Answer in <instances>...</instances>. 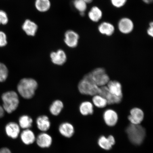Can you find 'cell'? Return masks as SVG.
I'll return each instance as SVG.
<instances>
[{"mask_svg":"<svg viewBox=\"0 0 153 153\" xmlns=\"http://www.w3.org/2000/svg\"><path fill=\"white\" fill-rule=\"evenodd\" d=\"M38 87L36 80L30 78H24L20 80L17 89L21 96L26 99H30L34 96Z\"/></svg>","mask_w":153,"mask_h":153,"instance_id":"obj_1","label":"cell"},{"mask_svg":"<svg viewBox=\"0 0 153 153\" xmlns=\"http://www.w3.org/2000/svg\"><path fill=\"white\" fill-rule=\"evenodd\" d=\"M126 132L130 141L135 145H141L146 135L144 128L139 124H130L126 128Z\"/></svg>","mask_w":153,"mask_h":153,"instance_id":"obj_2","label":"cell"},{"mask_svg":"<svg viewBox=\"0 0 153 153\" xmlns=\"http://www.w3.org/2000/svg\"><path fill=\"white\" fill-rule=\"evenodd\" d=\"M78 89L81 94L92 97L99 94L100 92V88L92 81L88 74L79 82Z\"/></svg>","mask_w":153,"mask_h":153,"instance_id":"obj_3","label":"cell"},{"mask_svg":"<svg viewBox=\"0 0 153 153\" xmlns=\"http://www.w3.org/2000/svg\"><path fill=\"white\" fill-rule=\"evenodd\" d=\"M1 98L3 102L4 110L8 113H11L18 108L19 104V98L15 91H9L3 94Z\"/></svg>","mask_w":153,"mask_h":153,"instance_id":"obj_4","label":"cell"},{"mask_svg":"<svg viewBox=\"0 0 153 153\" xmlns=\"http://www.w3.org/2000/svg\"><path fill=\"white\" fill-rule=\"evenodd\" d=\"M89 77L99 87L106 86L110 81V78L104 68L95 69L88 74Z\"/></svg>","mask_w":153,"mask_h":153,"instance_id":"obj_5","label":"cell"},{"mask_svg":"<svg viewBox=\"0 0 153 153\" xmlns=\"http://www.w3.org/2000/svg\"><path fill=\"white\" fill-rule=\"evenodd\" d=\"M119 31L123 34H128L133 31L134 28V23L131 19L123 18L120 19L118 24Z\"/></svg>","mask_w":153,"mask_h":153,"instance_id":"obj_6","label":"cell"},{"mask_svg":"<svg viewBox=\"0 0 153 153\" xmlns=\"http://www.w3.org/2000/svg\"><path fill=\"white\" fill-rule=\"evenodd\" d=\"M79 38V36L76 32L69 30L65 33L64 41L68 47L74 48L77 46Z\"/></svg>","mask_w":153,"mask_h":153,"instance_id":"obj_7","label":"cell"},{"mask_svg":"<svg viewBox=\"0 0 153 153\" xmlns=\"http://www.w3.org/2000/svg\"><path fill=\"white\" fill-rule=\"evenodd\" d=\"M130 115L128 119L133 124H140L144 118V112L141 109L134 108L130 111Z\"/></svg>","mask_w":153,"mask_h":153,"instance_id":"obj_8","label":"cell"},{"mask_svg":"<svg viewBox=\"0 0 153 153\" xmlns=\"http://www.w3.org/2000/svg\"><path fill=\"white\" fill-rule=\"evenodd\" d=\"M100 92L99 94L105 97L108 105L119 104L121 102L122 98L112 95L108 91L106 85L100 87Z\"/></svg>","mask_w":153,"mask_h":153,"instance_id":"obj_9","label":"cell"},{"mask_svg":"<svg viewBox=\"0 0 153 153\" xmlns=\"http://www.w3.org/2000/svg\"><path fill=\"white\" fill-rule=\"evenodd\" d=\"M103 118L105 123L110 127H113L117 123L118 117L117 113L111 109H108L105 111Z\"/></svg>","mask_w":153,"mask_h":153,"instance_id":"obj_10","label":"cell"},{"mask_svg":"<svg viewBox=\"0 0 153 153\" xmlns=\"http://www.w3.org/2000/svg\"><path fill=\"white\" fill-rule=\"evenodd\" d=\"M110 93L116 96L123 97L122 85L119 82L115 80H110L106 85Z\"/></svg>","mask_w":153,"mask_h":153,"instance_id":"obj_11","label":"cell"},{"mask_svg":"<svg viewBox=\"0 0 153 153\" xmlns=\"http://www.w3.org/2000/svg\"><path fill=\"white\" fill-rule=\"evenodd\" d=\"M36 142L40 148H48L52 144V138L48 134L42 133L38 136Z\"/></svg>","mask_w":153,"mask_h":153,"instance_id":"obj_12","label":"cell"},{"mask_svg":"<svg viewBox=\"0 0 153 153\" xmlns=\"http://www.w3.org/2000/svg\"><path fill=\"white\" fill-rule=\"evenodd\" d=\"M115 143V140L113 136L111 135L109 136L107 138L104 136H102L99 137L98 140L99 146L106 150H110Z\"/></svg>","mask_w":153,"mask_h":153,"instance_id":"obj_13","label":"cell"},{"mask_svg":"<svg viewBox=\"0 0 153 153\" xmlns=\"http://www.w3.org/2000/svg\"><path fill=\"white\" fill-rule=\"evenodd\" d=\"M52 62L56 65H62L66 62L67 56L65 53L62 50H59L56 52H53L51 54Z\"/></svg>","mask_w":153,"mask_h":153,"instance_id":"obj_14","label":"cell"},{"mask_svg":"<svg viewBox=\"0 0 153 153\" xmlns=\"http://www.w3.org/2000/svg\"><path fill=\"white\" fill-rule=\"evenodd\" d=\"M5 131L8 137L15 139L18 137L20 134V127L18 124L15 122H10L6 126Z\"/></svg>","mask_w":153,"mask_h":153,"instance_id":"obj_15","label":"cell"},{"mask_svg":"<svg viewBox=\"0 0 153 153\" xmlns=\"http://www.w3.org/2000/svg\"><path fill=\"white\" fill-rule=\"evenodd\" d=\"M22 28L28 36H34L37 31L38 27L37 25L35 22L27 19L25 21Z\"/></svg>","mask_w":153,"mask_h":153,"instance_id":"obj_16","label":"cell"},{"mask_svg":"<svg viewBox=\"0 0 153 153\" xmlns=\"http://www.w3.org/2000/svg\"><path fill=\"white\" fill-rule=\"evenodd\" d=\"M59 130L61 134L67 138L72 137L74 132V126L68 122H65L60 124Z\"/></svg>","mask_w":153,"mask_h":153,"instance_id":"obj_17","label":"cell"},{"mask_svg":"<svg viewBox=\"0 0 153 153\" xmlns=\"http://www.w3.org/2000/svg\"><path fill=\"white\" fill-rule=\"evenodd\" d=\"M100 33L107 36H112L114 33L115 27L112 24L107 22H104L99 25L98 27Z\"/></svg>","mask_w":153,"mask_h":153,"instance_id":"obj_18","label":"cell"},{"mask_svg":"<svg viewBox=\"0 0 153 153\" xmlns=\"http://www.w3.org/2000/svg\"><path fill=\"white\" fill-rule=\"evenodd\" d=\"M20 137L22 142L26 145L32 144L36 139L34 134L29 129H25L22 131Z\"/></svg>","mask_w":153,"mask_h":153,"instance_id":"obj_19","label":"cell"},{"mask_svg":"<svg viewBox=\"0 0 153 153\" xmlns=\"http://www.w3.org/2000/svg\"><path fill=\"white\" fill-rule=\"evenodd\" d=\"M36 123L38 129L43 132L48 131L51 126L49 118L45 115L39 117L36 120Z\"/></svg>","mask_w":153,"mask_h":153,"instance_id":"obj_20","label":"cell"},{"mask_svg":"<svg viewBox=\"0 0 153 153\" xmlns=\"http://www.w3.org/2000/svg\"><path fill=\"white\" fill-rule=\"evenodd\" d=\"M79 111L83 116L91 115L94 112V105L91 101H85L82 102L79 107Z\"/></svg>","mask_w":153,"mask_h":153,"instance_id":"obj_21","label":"cell"},{"mask_svg":"<svg viewBox=\"0 0 153 153\" xmlns=\"http://www.w3.org/2000/svg\"><path fill=\"white\" fill-rule=\"evenodd\" d=\"M89 18L93 22H98L102 17V10L97 6L92 7L88 14Z\"/></svg>","mask_w":153,"mask_h":153,"instance_id":"obj_22","label":"cell"},{"mask_svg":"<svg viewBox=\"0 0 153 153\" xmlns=\"http://www.w3.org/2000/svg\"><path fill=\"white\" fill-rule=\"evenodd\" d=\"M92 103L97 108H105L108 105L105 97L99 94L93 96Z\"/></svg>","mask_w":153,"mask_h":153,"instance_id":"obj_23","label":"cell"},{"mask_svg":"<svg viewBox=\"0 0 153 153\" xmlns=\"http://www.w3.org/2000/svg\"><path fill=\"white\" fill-rule=\"evenodd\" d=\"M35 6L39 12H45L50 8L51 3L49 0H36Z\"/></svg>","mask_w":153,"mask_h":153,"instance_id":"obj_24","label":"cell"},{"mask_svg":"<svg viewBox=\"0 0 153 153\" xmlns=\"http://www.w3.org/2000/svg\"><path fill=\"white\" fill-rule=\"evenodd\" d=\"M64 108V104L62 101L56 100L53 101L50 107V111L53 115L57 116L60 113Z\"/></svg>","mask_w":153,"mask_h":153,"instance_id":"obj_25","label":"cell"},{"mask_svg":"<svg viewBox=\"0 0 153 153\" xmlns=\"http://www.w3.org/2000/svg\"><path fill=\"white\" fill-rule=\"evenodd\" d=\"M19 122V126L22 128L29 129L32 127L33 120L30 116L25 115L20 117Z\"/></svg>","mask_w":153,"mask_h":153,"instance_id":"obj_26","label":"cell"},{"mask_svg":"<svg viewBox=\"0 0 153 153\" xmlns=\"http://www.w3.org/2000/svg\"><path fill=\"white\" fill-rule=\"evenodd\" d=\"M87 3L84 0H74L73 4L79 13H85L87 9Z\"/></svg>","mask_w":153,"mask_h":153,"instance_id":"obj_27","label":"cell"},{"mask_svg":"<svg viewBox=\"0 0 153 153\" xmlns=\"http://www.w3.org/2000/svg\"><path fill=\"white\" fill-rule=\"evenodd\" d=\"M8 70L4 64L0 62V82H4L8 76Z\"/></svg>","mask_w":153,"mask_h":153,"instance_id":"obj_28","label":"cell"},{"mask_svg":"<svg viewBox=\"0 0 153 153\" xmlns=\"http://www.w3.org/2000/svg\"><path fill=\"white\" fill-rule=\"evenodd\" d=\"M111 3L116 8H120L124 6L127 0H110Z\"/></svg>","mask_w":153,"mask_h":153,"instance_id":"obj_29","label":"cell"},{"mask_svg":"<svg viewBox=\"0 0 153 153\" xmlns=\"http://www.w3.org/2000/svg\"><path fill=\"white\" fill-rule=\"evenodd\" d=\"M8 16L4 11L0 10V24L6 25L8 23Z\"/></svg>","mask_w":153,"mask_h":153,"instance_id":"obj_30","label":"cell"},{"mask_svg":"<svg viewBox=\"0 0 153 153\" xmlns=\"http://www.w3.org/2000/svg\"><path fill=\"white\" fill-rule=\"evenodd\" d=\"M7 44L6 34L3 31H0V47H3Z\"/></svg>","mask_w":153,"mask_h":153,"instance_id":"obj_31","label":"cell"},{"mask_svg":"<svg viewBox=\"0 0 153 153\" xmlns=\"http://www.w3.org/2000/svg\"><path fill=\"white\" fill-rule=\"evenodd\" d=\"M147 34L150 37H153V22H151L149 24V27L147 30Z\"/></svg>","mask_w":153,"mask_h":153,"instance_id":"obj_32","label":"cell"},{"mask_svg":"<svg viewBox=\"0 0 153 153\" xmlns=\"http://www.w3.org/2000/svg\"><path fill=\"white\" fill-rule=\"evenodd\" d=\"M0 153H11L10 151L7 148H3L0 149Z\"/></svg>","mask_w":153,"mask_h":153,"instance_id":"obj_33","label":"cell"},{"mask_svg":"<svg viewBox=\"0 0 153 153\" xmlns=\"http://www.w3.org/2000/svg\"><path fill=\"white\" fill-rule=\"evenodd\" d=\"M4 110L3 107L0 106V118L2 117L4 115Z\"/></svg>","mask_w":153,"mask_h":153,"instance_id":"obj_34","label":"cell"},{"mask_svg":"<svg viewBox=\"0 0 153 153\" xmlns=\"http://www.w3.org/2000/svg\"><path fill=\"white\" fill-rule=\"evenodd\" d=\"M142 1L145 3L147 4H150L152 2L153 0H142Z\"/></svg>","mask_w":153,"mask_h":153,"instance_id":"obj_35","label":"cell"},{"mask_svg":"<svg viewBox=\"0 0 153 153\" xmlns=\"http://www.w3.org/2000/svg\"><path fill=\"white\" fill-rule=\"evenodd\" d=\"M84 1H85L88 4L91 3V2L93 1V0H84Z\"/></svg>","mask_w":153,"mask_h":153,"instance_id":"obj_36","label":"cell"}]
</instances>
